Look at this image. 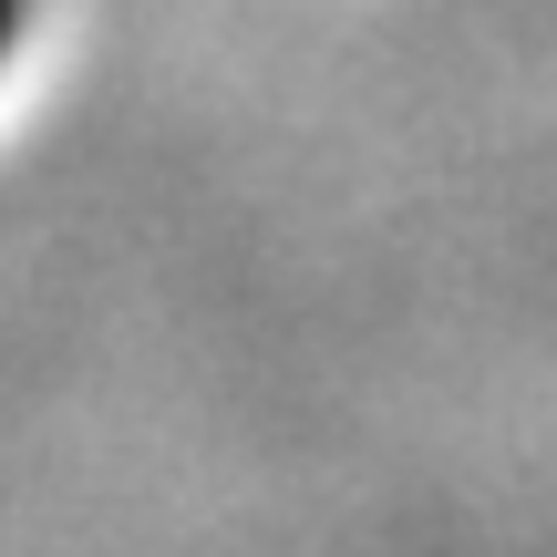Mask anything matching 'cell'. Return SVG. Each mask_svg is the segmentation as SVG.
Returning <instances> with one entry per match:
<instances>
[{"label":"cell","mask_w":557,"mask_h":557,"mask_svg":"<svg viewBox=\"0 0 557 557\" xmlns=\"http://www.w3.org/2000/svg\"><path fill=\"white\" fill-rule=\"evenodd\" d=\"M11 32H21V0H0V52H11Z\"/></svg>","instance_id":"1"}]
</instances>
